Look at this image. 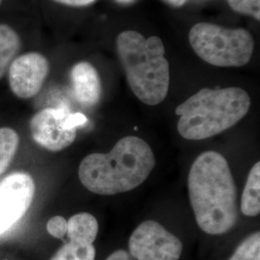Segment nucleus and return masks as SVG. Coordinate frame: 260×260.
Listing matches in <instances>:
<instances>
[{"label":"nucleus","instance_id":"obj_12","mask_svg":"<svg viewBox=\"0 0 260 260\" xmlns=\"http://www.w3.org/2000/svg\"><path fill=\"white\" fill-rule=\"evenodd\" d=\"M241 212L255 217L260 212V163L256 162L249 173L241 198Z\"/></svg>","mask_w":260,"mask_h":260},{"label":"nucleus","instance_id":"obj_23","mask_svg":"<svg viewBox=\"0 0 260 260\" xmlns=\"http://www.w3.org/2000/svg\"><path fill=\"white\" fill-rule=\"evenodd\" d=\"M2 2H3V0H0V5L2 4Z\"/></svg>","mask_w":260,"mask_h":260},{"label":"nucleus","instance_id":"obj_18","mask_svg":"<svg viewBox=\"0 0 260 260\" xmlns=\"http://www.w3.org/2000/svg\"><path fill=\"white\" fill-rule=\"evenodd\" d=\"M47 231L51 236L63 240L68 233V221L62 216H54L48 220Z\"/></svg>","mask_w":260,"mask_h":260},{"label":"nucleus","instance_id":"obj_17","mask_svg":"<svg viewBox=\"0 0 260 260\" xmlns=\"http://www.w3.org/2000/svg\"><path fill=\"white\" fill-rule=\"evenodd\" d=\"M228 3L235 12L260 20V0H228Z\"/></svg>","mask_w":260,"mask_h":260},{"label":"nucleus","instance_id":"obj_11","mask_svg":"<svg viewBox=\"0 0 260 260\" xmlns=\"http://www.w3.org/2000/svg\"><path fill=\"white\" fill-rule=\"evenodd\" d=\"M99 233V223L92 214H75L68 221L67 235L71 241L93 245Z\"/></svg>","mask_w":260,"mask_h":260},{"label":"nucleus","instance_id":"obj_1","mask_svg":"<svg viewBox=\"0 0 260 260\" xmlns=\"http://www.w3.org/2000/svg\"><path fill=\"white\" fill-rule=\"evenodd\" d=\"M188 191L196 222L204 233H229L238 221L237 190L223 155L208 150L199 155L188 176Z\"/></svg>","mask_w":260,"mask_h":260},{"label":"nucleus","instance_id":"obj_6","mask_svg":"<svg viewBox=\"0 0 260 260\" xmlns=\"http://www.w3.org/2000/svg\"><path fill=\"white\" fill-rule=\"evenodd\" d=\"M87 121L81 113H71L66 108H46L31 119V136L42 148L61 151L75 142L77 127Z\"/></svg>","mask_w":260,"mask_h":260},{"label":"nucleus","instance_id":"obj_7","mask_svg":"<svg viewBox=\"0 0 260 260\" xmlns=\"http://www.w3.org/2000/svg\"><path fill=\"white\" fill-rule=\"evenodd\" d=\"M128 247L135 260H178L182 252V243L177 236L152 220L134 230Z\"/></svg>","mask_w":260,"mask_h":260},{"label":"nucleus","instance_id":"obj_24","mask_svg":"<svg viewBox=\"0 0 260 260\" xmlns=\"http://www.w3.org/2000/svg\"><path fill=\"white\" fill-rule=\"evenodd\" d=\"M5 260H6V259H5Z\"/></svg>","mask_w":260,"mask_h":260},{"label":"nucleus","instance_id":"obj_21","mask_svg":"<svg viewBox=\"0 0 260 260\" xmlns=\"http://www.w3.org/2000/svg\"><path fill=\"white\" fill-rule=\"evenodd\" d=\"M164 1H166L168 4H170V5H172V6L177 7H177L183 6L188 0H164Z\"/></svg>","mask_w":260,"mask_h":260},{"label":"nucleus","instance_id":"obj_20","mask_svg":"<svg viewBox=\"0 0 260 260\" xmlns=\"http://www.w3.org/2000/svg\"><path fill=\"white\" fill-rule=\"evenodd\" d=\"M105 260H135L131 255L129 252L124 250H118L111 253Z\"/></svg>","mask_w":260,"mask_h":260},{"label":"nucleus","instance_id":"obj_13","mask_svg":"<svg viewBox=\"0 0 260 260\" xmlns=\"http://www.w3.org/2000/svg\"><path fill=\"white\" fill-rule=\"evenodd\" d=\"M20 47L19 34L9 25L0 24V79L7 73Z\"/></svg>","mask_w":260,"mask_h":260},{"label":"nucleus","instance_id":"obj_4","mask_svg":"<svg viewBox=\"0 0 260 260\" xmlns=\"http://www.w3.org/2000/svg\"><path fill=\"white\" fill-rule=\"evenodd\" d=\"M117 51L133 93L147 105L162 103L170 87V65L162 40L126 30L117 38Z\"/></svg>","mask_w":260,"mask_h":260},{"label":"nucleus","instance_id":"obj_5","mask_svg":"<svg viewBox=\"0 0 260 260\" xmlns=\"http://www.w3.org/2000/svg\"><path fill=\"white\" fill-rule=\"evenodd\" d=\"M189 42L196 54L217 67H242L251 60L254 41L243 28L231 29L199 22L189 32Z\"/></svg>","mask_w":260,"mask_h":260},{"label":"nucleus","instance_id":"obj_8","mask_svg":"<svg viewBox=\"0 0 260 260\" xmlns=\"http://www.w3.org/2000/svg\"><path fill=\"white\" fill-rule=\"evenodd\" d=\"M35 195V182L23 172L13 173L0 182V236L24 217Z\"/></svg>","mask_w":260,"mask_h":260},{"label":"nucleus","instance_id":"obj_3","mask_svg":"<svg viewBox=\"0 0 260 260\" xmlns=\"http://www.w3.org/2000/svg\"><path fill=\"white\" fill-rule=\"evenodd\" d=\"M250 107V95L241 88L202 89L177 106L178 133L184 139H208L241 121Z\"/></svg>","mask_w":260,"mask_h":260},{"label":"nucleus","instance_id":"obj_22","mask_svg":"<svg viewBox=\"0 0 260 260\" xmlns=\"http://www.w3.org/2000/svg\"><path fill=\"white\" fill-rule=\"evenodd\" d=\"M116 1L121 3V4H128V3H131L133 0H116Z\"/></svg>","mask_w":260,"mask_h":260},{"label":"nucleus","instance_id":"obj_9","mask_svg":"<svg viewBox=\"0 0 260 260\" xmlns=\"http://www.w3.org/2000/svg\"><path fill=\"white\" fill-rule=\"evenodd\" d=\"M49 74V63L39 52H27L13 60L8 69L10 88L22 100L35 96Z\"/></svg>","mask_w":260,"mask_h":260},{"label":"nucleus","instance_id":"obj_14","mask_svg":"<svg viewBox=\"0 0 260 260\" xmlns=\"http://www.w3.org/2000/svg\"><path fill=\"white\" fill-rule=\"evenodd\" d=\"M19 138L16 130L0 128V175H2L15 157L19 148Z\"/></svg>","mask_w":260,"mask_h":260},{"label":"nucleus","instance_id":"obj_19","mask_svg":"<svg viewBox=\"0 0 260 260\" xmlns=\"http://www.w3.org/2000/svg\"><path fill=\"white\" fill-rule=\"evenodd\" d=\"M60 4H64L73 7H84L93 3L95 0H54Z\"/></svg>","mask_w":260,"mask_h":260},{"label":"nucleus","instance_id":"obj_2","mask_svg":"<svg viewBox=\"0 0 260 260\" xmlns=\"http://www.w3.org/2000/svg\"><path fill=\"white\" fill-rule=\"evenodd\" d=\"M149 144L136 136L121 138L108 153L84 158L78 177L85 188L98 195L129 192L141 185L155 167Z\"/></svg>","mask_w":260,"mask_h":260},{"label":"nucleus","instance_id":"obj_10","mask_svg":"<svg viewBox=\"0 0 260 260\" xmlns=\"http://www.w3.org/2000/svg\"><path fill=\"white\" fill-rule=\"evenodd\" d=\"M71 80L76 101L84 107H93L102 98V82L95 68L88 62L75 64L71 71Z\"/></svg>","mask_w":260,"mask_h":260},{"label":"nucleus","instance_id":"obj_16","mask_svg":"<svg viewBox=\"0 0 260 260\" xmlns=\"http://www.w3.org/2000/svg\"><path fill=\"white\" fill-rule=\"evenodd\" d=\"M229 260H260V233L245 238Z\"/></svg>","mask_w":260,"mask_h":260},{"label":"nucleus","instance_id":"obj_15","mask_svg":"<svg viewBox=\"0 0 260 260\" xmlns=\"http://www.w3.org/2000/svg\"><path fill=\"white\" fill-rule=\"evenodd\" d=\"M93 245H84L76 242H66L49 260H94Z\"/></svg>","mask_w":260,"mask_h":260}]
</instances>
